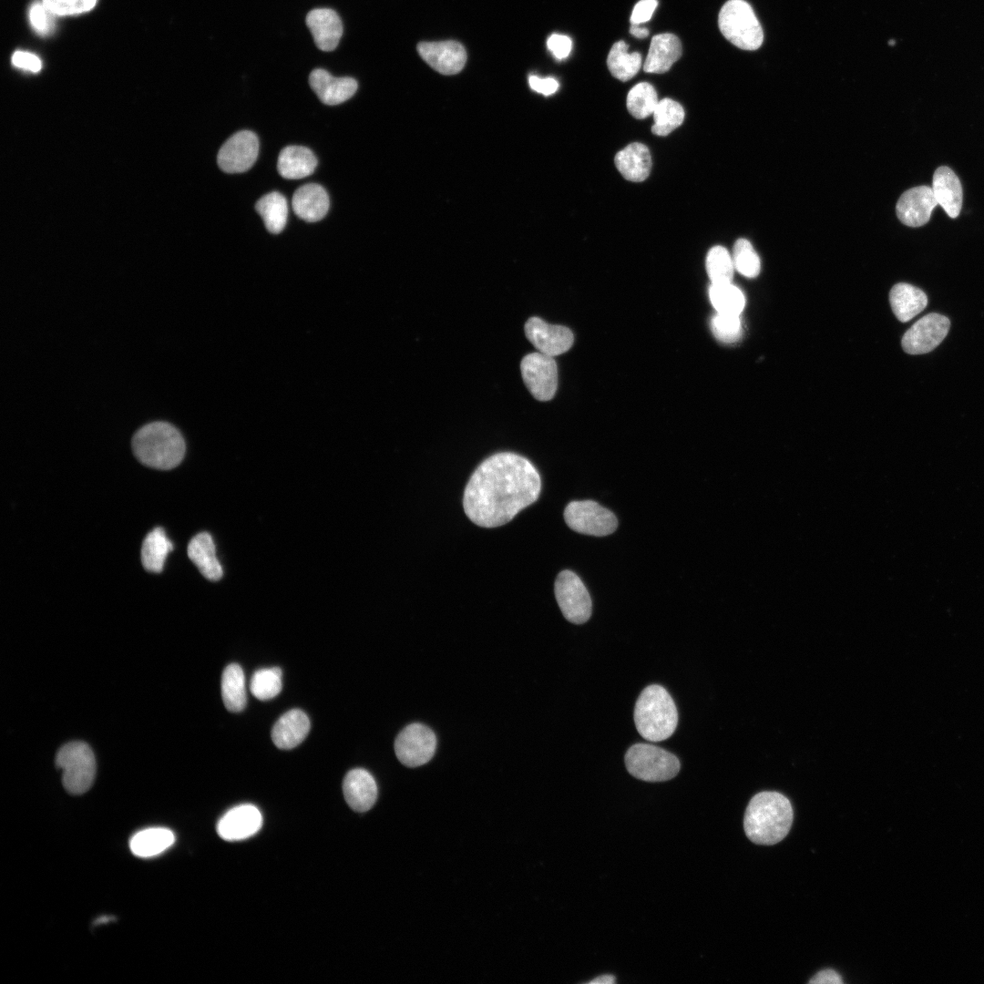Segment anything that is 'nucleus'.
<instances>
[{
    "mask_svg": "<svg viewBox=\"0 0 984 984\" xmlns=\"http://www.w3.org/2000/svg\"><path fill=\"white\" fill-rule=\"evenodd\" d=\"M540 490L539 473L528 459L501 452L484 460L474 471L464 491L463 507L476 525L496 528L534 503Z\"/></svg>",
    "mask_w": 984,
    "mask_h": 984,
    "instance_id": "f257e3e1",
    "label": "nucleus"
},
{
    "mask_svg": "<svg viewBox=\"0 0 984 984\" xmlns=\"http://www.w3.org/2000/svg\"><path fill=\"white\" fill-rule=\"evenodd\" d=\"M793 819L792 805L784 794L764 791L750 800L744 814L743 828L752 842L771 846L787 835Z\"/></svg>",
    "mask_w": 984,
    "mask_h": 984,
    "instance_id": "f03ea898",
    "label": "nucleus"
},
{
    "mask_svg": "<svg viewBox=\"0 0 984 984\" xmlns=\"http://www.w3.org/2000/svg\"><path fill=\"white\" fill-rule=\"evenodd\" d=\"M131 447L141 464L160 470L179 466L186 452L181 433L164 421L148 423L138 428L133 435Z\"/></svg>",
    "mask_w": 984,
    "mask_h": 984,
    "instance_id": "7ed1b4c3",
    "label": "nucleus"
},
{
    "mask_svg": "<svg viewBox=\"0 0 984 984\" xmlns=\"http://www.w3.org/2000/svg\"><path fill=\"white\" fill-rule=\"evenodd\" d=\"M634 723L639 733L651 742L663 741L674 733L678 712L663 687L652 684L641 692L635 704Z\"/></svg>",
    "mask_w": 984,
    "mask_h": 984,
    "instance_id": "20e7f679",
    "label": "nucleus"
},
{
    "mask_svg": "<svg viewBox=\"0 0 984 984\" xmlns=\"http://www.w3.org/2000/svg\"><path fill=\"white\" fill-rule=\"evenodd\" d=\"M718 26L723 36L743 50H756L764 41L763 28L744 0H729L720 10Z\"/></svg>",
    "mask_w": 984,
    "mask_h": 984,
    "instance_id": "39448f33",
    "label": "nucleus"
},
{
    "mask_svg": "<svg viewBox=\"0 0 984 984\" xmlns=\"http://www.w3.org/2000/svg\"><path fill=\"white\" fill-rule=\"evenodd\" d=\"M56 765L62 770V783L72 794H82L93 784L96 759L90 746L80 741L64 744L56 753Z\"/></svg>",
    "mask_w": 984,
    "mask_h": 984,
    "instance_id": "423d86ee",
    "label": "nucleus"
},
{
    "mask_svg": "<svg viewBox=\"0 0 984 984\" xmlns=\"http://www.w3.org/2000/svg\"><path fill=\"white\" fill-rule=\"evenodd\" d=\"M628 772L645 782H663L675 777L681 768L679 759L666 750L648 743H636L625 754Z\"/></svg>",
    "mask_w": 984,
    "mask_h": 984,
    "instance_id": "0eeeda50",
    "label": "nucleus"
},
{
    "mask_svg": "<svg viewBox=\"0 0 984 984\" xmlns=\"http://www.w3.org/2000/svg\"><path fill=\"white\" fill-rule=\"evenodd\" d=\"M564 519L572 530L597 537L610 535L618 527L615 515L592 500L569 503L564 510Z\"/></svg>",
    "mask_w": 984,
    "mask_h": 984,
    "instance_id": "6e6552de",
    "label": "nucleus"
},
{
    "mask_svg": "<svg viewBox=\"0 0 984 984\" xmlns=\"http://www.w3.org/2000/svg\"><path fill=\"white\" fill-rule=\"evenodd\" d=\"M555 596L563 616L575 624L586 622L591 615V600L579 579L571 570H562L555 581Z\"/></svg>",
    "mask_w": 984,
    "mask_h": 984,
    "instance_id": "1a4fd4ad",
    "label": "nucleus"
},
{
    "mask_svg": "<svg viewBox=\"0 0 984 984\" xmlns=\"http://www.w3.org/2000/svg\"><path fill=\"white\" fill-rule=\"evenodd\" d=\"M436 749L435 733L419 723L405 726L395 741V752L398 760L408 767L426 764L434 756Z\"/></svg>",
    "mask_w": 984,
    "mask_h": 984,
    "instance_id": "9d476101",
    "label": "nucleus"
},
{
    "mask_svg": "<svg viewBox=\"0 0 984 984\" xmlns=\"http://www.w3.org/2000/svg\"><path fill=\"white\" fill-rule=\"evenodd\" d=\"M520 371L524 384L538 401H548L558 386V368L552 356L532 353L523 357Z\"/></svg>",
    "mask_w": 984,
    "mask_h": 984,
    "instance_id": "9b49d317",
    "label": "nucleus"
},
{
    "mask_svg": "<svg viewBox=\"0 0 984 984\" xmlns=\"http://www.w3.org/2000/svg\"><path fill=\"white\" fill-rule=\"evenodd\" d=\"M950 321L946 316L931 313L917 321L903 335V350L909 354L931 352L947 336Z\"/></svg>",
    "mask_w": 984,
    "mask_h": 984,
    "instance_id": "f8f14e48",
    "label": "nucleus"
},
{
    "mask_svg": "<svg viewBox=\"0 0 984 984\" xmlns=\"http://www.w3.org/2000/svg\"><path fill=\"white\" fill-rule=\"evenodd\" d=\"M259 153V139L250 130L233 134L220 149L217 163L227 173H241L250 169Z\"/></svg>",
    "mask_w": 984,
    "mask_h": 984,
    "instance_id": "ddd939ff",
    "label": "nucleus"
},
{
    "mask_svg": "<svg viewBox=\"0 0 984 984\" xmlns=\"http://www.w3.org/2000/svg\"><path fill=\"white\" fill-rule=\"evenodd\" d=\"M524 330L528 341L539 353L552 357L569 350L574 342L570 329L549 324L538 317L529 318Z\"/></svg>",
    "mask_w": 984,
    "mask_h": 984,
    "instance_id": "4468645a",
    "label": "nucleus"
},
{
    "mask_svg": "<svg viewBox=\"0 0 984 984\" xmlns=\"http://www.w3.org/2000/svg\"><path fill=\"white\" fill-rule=\"evenodd\" d=\"M262 825L260 810L243 804L226 812L217 824L218 835L226 841H240L255 835Z\"/></svg>",
    "mask_w": 984,
    "mask_h": 984,
    "instance_id": "2eb2a0df",
    "label": "nucleus"
},
{
    "mask_svg": "<svg viewBox=\"0 0 984 984\" xmlns=\"http://www.w3.org/2000/svg\"><path fill=\"white\" fill-rule=\"evenodd\" d=\"M420 56L443 75H454L462 70L466 61L465 47L456 41L421 42L417 46Z\"/></svg>",
    "mask_w": 984,
    "mask_h": 984,
    "instance_id": "dca6fc26",
    "label": "nucleus"
},
{
    "mask_svg": "<svg viewBox=\"0 0 984 984\" xmlns=\"http://www.w3.org/2000/svg\"><path fill=\"white\" fill-rule=\"evenodd\" d=\"M938 205L932 189L928 186L914 187L905 191L896 206L899 220L909 227L926 224Z\"/></svg>",
    "mask_w": 984,
    "mask_h": 984,
    "instance_id": "f3484780",
    "label": "nucleus"
},
{
    "mask_svg": "<svg viewBox=\"0 0 984 984\" xmlns=\"http://www.w3.org/2000/svg\"><path fill=\"white\" fill-rule=\"evenodd\" d=\"M305 23L320 50L328 52L337 47L343 35V24L335 11L313 9L307 14Z\"/></svg>",
    "mask_w": 984,
    "mask_h": 984,
    "instance_id": "a211bd4d",
    "label": "nucleus"
},
{
    "mask_svg": "<svg viewBox=\"0 0 984 984\" xmlns=\"http://www.w3.org/2000/svg\"><path fill=\"white\" fill-rule=\"evenodd\" d=\"M309 84L319 99L326 105L341 104L354 96L357 82L352 77H335L326 70L316 68L309 76Z\"/></svg>",
    "mask_w": 984,
    "mask_h": 984,
    "instance_id": "6ab92c4d",
    "label": "nucleus"
},
{
    "mask_svg": "<svg viewBox=\"0 0 984 984\" xmlns=\"http://www.w3.org/2000/svg\"><path fill=\"white\" fill-rule=\"evenodd\" d=\"M343 792L348 805L359 813L368 811L377 799L375 780L368 771L362 768L353 769L346 774Z\"/></svg>",
    "mask_w": 984,
    "mask_h": 984,
    "instance_id": "aec40b11",
    "label": "nucleus"
},
{
    "mask_svg": "<svg viewBox=\"0 0 984 984\" xmlns=\"http://www.w3.org/2000/svg\"><path fill=\"white\" fill-rule=\"evenodd\" d=\"M932 192L946 213L950 218H957L962 207V187L959 179L951 169L946 166L938 168L932 179Z\"/></svg>",
    "mask_w": 984,
    "mask_h": 984,
    "instance_id": "412c9836",
    "label": "nucleus"
},
{
    "mask_svg": "<svg viewBox=\"0 0 984 984\" xmlns=\"http://www.w3.org/2000/svg\"><path fill=\"white\" fill-rule=\"evenodd\" d=\"M310 726L307 714L302 710L292 709L277 720L272 730V739L280 749H292L305 739Z\"/></svg>",
    "mask_w": 984,
    "mask_h": 984,
    "instance_id": "4be33fe9",
    "label": "nucleus"
},
{
    "mask_svg": "<svg viewBox=\"0 0 984 984\" xmlns=\"http://www.w3.org/2000/svg\"><path fill=\"white\" fill-rule=\"evenodd\" d=\"M682 52L678 36L671 33L656 35L651 38L643 70L647 73H665L679 60Z\"/></svg>",
    "mask_w": 984,
    "mask_h": 984,
    "instance_id": "5701e85b",
    "label": "nucleus"
},
{
    "mask_svg": "<svg viewBox=\"0 0 984 984\" xmlns=\"http://www.w3.org/2000/svg\"><path fill=\"white\" fill-rule=\"evenodd\" d=\"M292 205L294 213L307 222L322 220L329 210V197L319 184L308 183L293 193Z\"/></svg>",
    "mask_w": 984,
    "mask_h": 984,
    "instance_id": "b1692460",
    "label": "nucleus"
},
{
    "mask_svg": "<svg viewBox=\"0 0 984 984\" xmlns=\"http://www.w3.org/2000/svg\"><path fill=\"white\" fill-rule=\"evenodd\" d=\"M614 163L626 179L640 182L646 179L651 172V157L644 144L634 142L616 154Z\"/></svg>",
    "mask_w": 984,
    "mask_h": 984,
    "instance_id": "393cba45",
    "label": "nucleus"
},
{
    "mask_svg": "<svg viewBox=\"0 0 984 984\" xmlns=\"http://www.w3.org/2000/svg\"><path fill=\"white\" fill-rule=\"evenodd\" d=\"M188 556L209 580L218 581L222 578V567L216 557L214 541L208 532H200L190 539Z\"/></svg>",
    "mask_w": 984,
    "mask_h": 984,
    "instance_id": "a878e982",
    "label": "nucleus"
},
{
    "mask_svg": "<svg viewBox=\"0 0 984 984\" xmlns=\"http://www.w3.org/2000/svg\"><path fill=\"white\" fill-rule=\"evenodd\" d=\"M318 160L313 152L302 146H287L278 157L277 169L287 179H299L313 173Z\"/></svg>",
    "mask_w": 984,
    "mask_h": 984,
    "instance_id": "bb28decb",
    "label": "nucleus"
},
{
    "mask_svg": "<svg viewBox=\"0 0 984 984\" xmlns=\"http://www.w3.org/2000/svg\"><path fill=\"white\" fill-rule=\"evenodd\" d=\"M889 302L895 316L902 323L921 313L928 304L926 293L908 283L895 284L889 292Z\"/></svg>",
    "mask_w": 984,
    "mask_h": 984,
    "instance_id": "cd10ccee",
    "label": "nucleus"
},
{
    "mask_svg": "<svg viewBox=\"0 0 984 984\" xmlns=\"http://www.w3.org/2000/svg\"><path fill=\"white\" fill-rule=\"evenodd\" d=\"M175 842V835L166 827H149L136 833L129 841L131 852L138 857L158 856Z\"/></svg>",
    "mask_w": 984,
    "mask_h": 984,
    "instance_id": "c85d7f7f",
    "label": "nucleus"
},
{
    "mask_svg": "<svg viewBox=\"0 0 984 984\" xmlns=\"http://www.w3.org/2000/svg\"><path fill=\"white\" fill-rule=\"evenodd\" d=\"M221 696L226 709L232 712L242 711L247 704L245 677L237 663L229 664L222 672Z\"/></svg>",
    "mask_w": 984,
    "mask_h": 984,
    "instance_id": "c756f323",
    "label": "nucleus"
},
{
    "mask_svg": "<svg viewBox=\"0 0 984 984\" xmlns=\"http://www.w3.org/2000/svg\"><path fill=\"white\" fill-rule=\"evenodd\" d=\"M172 549L173 545L162 528L151 530L144 538L141 548L144 569L154 573L161 572L166 558Z\"/></svg>",
    "mask_w": 984,
    "mask_h": 984,
    "instance_id": "7c9ffc66",
    "label": "nucleus"
},
{
    "mask_svg": "<svg viewBox=\"0 0 984 984\" xmlns=\"http://www.w3.org/2000/svg\"><path fill=\"white\" fill-rule=\"evenodd\" d=\"M256 211L261 216L268 231L280 233L285 227L288 206L285 197L278 191L262 196L255 204Z\"/></svg>",
    "mask_w": 984,
    "mask_h": 984,
    "instance_id": "2f4dec72",
    "label": "nucleus"
},
{
    "mask_svg": "<svg viewBox=\"0 0 984 984\" xmlns=\"http://www.w3.org/2000/svg\"><path fill=\"white\" fill-rule=\"evenodd\" d=\"M628 48L624 41H618L610 48L607 58L610 74L621 81L632 78L642 64L641 55L638 52L629 53Z\"/></svg>",
    "mask_w": 984,
    "mask_h": 984,
    "instance_id": "473e14b6",
    "label": "nucleus"
},
{
    "mask_svg": "<svg viewBox=\"0 0 984 984\" xmlns=\"http://www.w3.org/2000/svg\"><path fill=\"white\" fill-rule=\"evenodd\" d=\"M652 115V133L664 137L682 125L685 113L679 102L666 97L658 102Z\"/></svg>",
    "mask_w": 984,
    "mask_h": 984,
    "instance_id": "72a5a7b5",
    "label": "nucleus"
},
{
    "mask_svg": "<svg viewBox=\"0 0 984 984\" xmlns=\"http://www.w3.org/2000/svg\"><path fill=\"white\" fill-rule=\"evenodd\" d=\"M710 301L719 313L740 315L745 305L743 292L731 283L711 284Z\"/></svg>",
    "mask_w": 984,
    "mask_h": 984,
    "instance_id": "f704fd0d",
    "label": "nucleus"
},
{
    "mask_svg": "<svg viewBox=\"0 0 984 984\" xmlns=\"http://www.w3.org/2000/svg\"><path fill=\"white\" fill-rule=\"evenodd\" d=\"M658 102L656 90L647 82L635 85L629 91L626 99L629 112L632 117L639 119L652 115Z\"/></svg>",
    "mask_w": 984,
    "mask_h": 984,
    "instance_id": "c9c22d12",
    "label": "nucleus"
},
{
    "mask_svg": "<svg viewBox=\"0 0 984 984\" xmlns=\"http://www.w3.org/2000/svg\"><path fill=\"white\" fill-rule=\"evenodd\" d=\"M706 272L712 284L731 283L733 277V261L729 251L723 246L710 249L706 256Z\"/></svg>",
    "mask_w": 984,
    "mask_h": 984,
    "instance_id": "e433bc0d",
    "label": "nucleus"
},
{
    "mask_svg": "<svg viewBox=\"0 0 984 984\" xmlns=\"http://www.w3.org/2000/svg\"><path fill=\"white\" fill-rule=\"evenodd\" d=\"M282 670L278 667L260 669L251 676V692L258 700H271L282 691Z\"/></svg>",
    "mask_w": 984,
    "mask_h": 984,
    "instance_id": "4c0bfd02",
    "label": "nucleus"
},
{
    "mask_svg": "<svg viewBox=\"0 0 984 984\" xmlns=\"http://www.w3.org/2000/svg\"><path fill=\"white\" fill-rule=\"evenodd\" d=\"M734 270L747 278H754L760 273V258L753 245L746 239H738L733 247Z\"/></svg>",
    "mask_w": 984,
    "mask_h": 984,
    "instance_id": "58836bf2",
    "label": "nucleus"
},
{
    "mask_svg": "<svg viewBox=\"0 0 984 984\" xmlns=\"http://www.w3.org/2000/svg\"><path fill=\"white\" fill-rule=\"evenodd\" d=\"M711 330L718 341L736 343L743 335L740 315L717 313L711 319Z\"/></svg>",
    "mask_w": 984,
    "mask_h": 984,
    "instance_id": "ea45409f",
    "label": "nucleus"
},
{
    "mask_svg": "<svg viewBox=\"0 0 984 984\" xmlns=\"http://www.w3.org/2000/svg\"><path fill=\"white\" fill-rule=\"evenodd\" d=\"M56 15L45 5L43 1H34L28 9L29 24L40 36H47L56 27Z\"/></svg>",
    "mask_w": 984,
    "mask_h": 984,
    "instance_id": "a19ab883",
    "label": "nucleus"
},
{
    "mask_svg": "<svg viewBox=\"0 0 984 984\" xmlns=\"http://www.w3.org/2000/svg\"><path fill=\"white\" fill-rule=\"evenodd\" d=\"M45 5L56 15H76L87 13L94 8L97 0H42Z\"/></svg>",
    "mask_w": 984,
    "mask_h": 984,
    "instance_id": "79ce46f5",
    "label": "nucleus"
},
{
    "mask_svg": "<svg viewBox=\"0 0 984 984\" xmlns=\"http://www.w3.org/2000/svg\"><path fill=\"white\" fill-rule=\"evenodd\" d=\"M547 47L558 60H562L569 56L572 42L568 36L553 34L547 40Z\"/></svg>",
    "mask_w": 984,
    "mask_h": 984,
    "instance_id": "37998d69",
    "label": "nucleus"
},
{
    "mask_svg": "<svg viewBox=\"0 0 984 984\" xmlns=\"http://www.w3.org/2000/svg\"><path fill=\"white\" fill-rule=\"evenodd\" d=\"M13 66L20 69L37 73L42 68V62L40 58L30 52L17 50L11 57Z\"/></svg>",
    "mask_w": 984,
    "mask_h": 984,
    "instance_id": "c03bdc74",
    "label": "nucleus"
},
{
    "mask_svg": "<svg viewBox=\"0 0 984 984\" xmlns=\"http://www.w3.org/2000/svg\"><path fill=\"white\" fill-rule=\"evenodd\" d=\"M658 5V0H640L633 7L630 18L631 25H641L649 21Z\"/></svg>",
    "mask_w": 984,
    "mask_h": 984,
    "instance_id": "a18cd8bd",
    "label": "nucleus"
},
{
    "mask_svg": "<svg viewBox=\"0 0 984 984\" xmlns=\"http://www.w3.org/2000/svg\"><path fill=\"white\" fill-rule=\"evenodd\" d=\"M528 84L532 90L544 96L554 94L559 87V82L553 77L542 78L534 75L529 76Z\"/></svg>",
    "mask_w": 984,
    "mask_h": 984,
    "instance_id": "49530a36",
    "label": "nucleus"
},
{
    "mask_svg": "<svg viewBox=\"0 0 984 984\" xmlns=\"http://www.w3.org/2000/svg\"><path fill=\"white\" fill-rule=\"evenodd\" d=\"M809 983L815 984H842L843 979L841 976L834 969H823L816 973L810 980Z\"/></svg>",
    "mask_w": 984,
    "mask_h": 984,
    "instance_id": "de8ad7c7",
    "label": "nucleus"
},
{
    "mask_svg": "<svg viewBox=\"0 0 984 984\" xmlns=\"http://www.w3.org/2000/svg\"><path fill=\"white\" fill-rule=\"evenodd\" d=\"M615 981H616V979H615V977L613 975L606 974V975L599 976V977L589 980L588 983H589V984H612V983H615Z\"/></svg>",
    "mask_w": 984,
    "mask_h": 984,
    "instance_id": "09e8293b",
    "label": "nucleus"
},
{
    "mask_svg": "<svg viewBox=\"0 0 984 984\" xmlns=\"http://www.w3.org/2000/svg\"><path fill=\"white\" fill-rule=\"evenodd\" d=\"M630 33L638 38H645L649 35V30L645 27L640 26V25H631Z\"/></svg>",
    "mask_w": 984,
    "mask_h": 984,
    "instance_id": "8fccbe9b",
    "label": "nucleus"
},
{
    "mask_svg": "<svg viewBox=\"0 0 984 984\" xmlns=\"http://www.w3.org/2000/svg\"><path fill=\"white\" fill-rule=\"evenodd\" d=\"M888 45H889V46H894V45H895V41H894V40H890V41L888 42Z\"/></svg>",
    "mask_w": 984,
    "mask_h": 984,
    "instance_id": "3c124183",
    "label": "nucleus"
}]
</instances>
